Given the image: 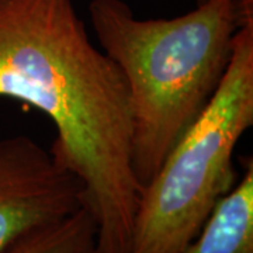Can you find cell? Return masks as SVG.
Masks as SVG:
<instances>
[{"label": "cell", "mask_w": 253, "mask_h": 253, "mask_svg": "<svg viewBox=\"0 0 253 253\" xmlns=\"http://www.w3.org/2000/svg\"><path fill=\"white\" fill-rule=\"evenodd\" d=\"M208 217L199 235L180 253H253V159Z\"/></svg>", "instance_id": "obj_5"}, {"label": "cell", "mask_w": 253, "mask_h": 253, "mask_svg": "<svg viewBox=\"0 0 253 253\" xmlns=\"http://www.w3.org/2000/svg\"><path fill=\"white\" fill-rule=\"evenodd\" d=\"M196 1V4H200V3H204V1H207V0H194Z\"/></svg>", "instance_id": "obj_7"}, {"label": "cell", "mask_w": 253, "mask_h": 253, "mask_svg": "<svg viewBox=\"0 0 253 253\" xmlns=\"http://www.w3.org/2000/svg\"><path fill=\"white\" fill-rule=\"evenodd\" d=\"M0 97L51 120L49 152L82 183L99 253L128 252L142 193L132 170L128 87L72 0H0Z\"/></svg>", "instance_id": "obj_1"}, {"label": "cell", "mask_w": 253, "mask_h": 253, "mask_svg": "<svg viewBox=\"0 0 253 253\" xmlns=\"http://www.w3.org/2000/svg\"><path fill=\"white\" fill-rule=\"evenodd\" d=\"M89 16L100 49L126 79L132 170L144 189L215 96L253 0H207L177 17L146 20L124 0H90Z\"/></svg>", "instance_id": "obj_2"}, {"label": "cell", "mask_w": 253, "mask_h": 253, "mask_svg": "<svg viewBox=\"0 0 253 253\" xmlns=\"http://www.w3.org/2000/svg\"><path fill=\"white\" fill-rule=\"evenodd\" d=\"M253 126V20L238 31L215 96L142 189L126 253H180L238 181L236 145Z\"/></svg>", "instance_id": "obj_3"}, {"label": "cell", "mask_w": 253, "mask_h": 253, "mask_svg": "<svg viewBox=\"0 0 253 253\" xmlns=\"http://www.w3.org/2000/svg\"><path fill=\"white\" fill-rule=\"evenodd\" d=\"M1 253H99L97 225L86 207L20 236Z\"/></svg>", "instance_id": "obj_6"}, {"label": "cell", "mask_w": 253, "mask_h": 253, "mask_svg": "<svg viewBox=\"0 0 253 253\" xmlns=\"http://www.w3.org/2000/svg\"><path fill=\"white\" fill-rule=\"evenodd\" d=\"M83 206V187L27 135L0 141V253L20 236Z\"/></svg>", "instance_id": "obj_4"}]
</instances>
